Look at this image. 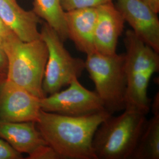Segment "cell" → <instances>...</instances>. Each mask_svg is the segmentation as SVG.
<instances>
[{"instance_id":"obj_14","label":"cell","mask_w":159,"mask_h":159,"mask_svg":"<svg viewBox=\"0 0 159 159\" xmlns=\"http://www.w3.org/2000/svg\"><path fill=\"white\" fill-rule=\"evenodd\" d=\"M146 121L130 159H159V111Z\"/></svg>"},{"instance_id":"obj_2","label":"cell","mask_w":159,"mask_h":159,"mask_svg":"<svg viewBox=\"0 0 159 159\" xmlns=\"http://www.w3.org/2000/svg\"><path fill=\"white\" fill-rule=\"evenodd\" d=\"M146 114L125 107L118 116L111 114L99 125L92 147L96 159H127L136 148L146 123Z\"/></svg>"},{"instance_id":"obj_9","label":"cell","mask_w":159,"mask_h":159,"mask_svg":"<svg viewBox=\"0 0 159 159\" xmlns=\"http://www.w3.org/2000/svg\"><path fill=\"white\" fill-rule=\"evenodd\" d=\"M116 7L134 34L159 53L157 14L142 0H117Z\"/></svg>"},{"instance_id":"obj_5","label":"cell","mask_w":159,"mask_h":159,"mask_svg":"<svg viewBox=\"0 0 159 159\" xmlns=\"http://www.w3.org/2000/svg\"><path fill=\"white\" fill-rule=\"evenodd\" d=\"M85 69L105 109L112 114L124 110L127 85L125 54L107 55L93 51L87 54Z\"/></svg>"},{"instance_id":"obj_7","label":"cell","mask_w":159,"mask_h":159,"mask_svg":"<svg viewBox=\"0 0 159 159\" xmlns=\"http://www.w3.org/2000/svg\"><path fill=\"white\" fill-rule=\"evenodd\" d=\"M63 91L40 99L42 110L70 116H81L106 110L96 91L88 90L79 79L73 80Z\"/></svg>"},{"instance_id":"obj_8","label":"cell","mask_w":159,"mask_h":159,"mask_svg":"<svg viewBox=\"0 0 159 159\" xmlns=\"http://www.w3.org/2000/svg\"><path fill=\"white\" fill-rule=\"evenodd\" d=\"M40 99L6 79L0 86V120L36 123L41 110Z\"/></svg>"},{"instance_id":"obj_17","label":"cell","mask_w":159,"mask_h":159,"mask_svg":"<svg viewBox=\"0 0 159 159\" xmlns=\"http://www.w3.org/2000/svg\"><path fill=\"white\" fill-rule=\"evenodd\" d=\"M29 159H61L60 155L48 144L42 145L29 154Z\"/></svg>"},{"instance_id":"obj_19","label":"cell","mask_w":159,"mask_h":159,"mask_svg":"<svg viewBox=\"0 0 159 159\" xmlns=\"http://www.w3.org/2000/svg\"><path fill=\"white\" fill-rule=\"evenodd\" d=\"M14 35L0 18V46L2 47Z\"/></svg>"},{"instance_id":"obj_4","label":"cell","mask_w":159,"mask_h":159,"mask_svg":"<svg viewBox=\"0 0 159 159\" xmlns=\"http://www.w3.org/2000/svg\"><path fill=\"white\" fill-rule=\"evenodd\" d=\"M2 48L8 63L6 79L40 98L46 96L43 82L48 53L45 43L23 41L14 35Z\"/></svg>"},{"instance_id":"obj_3","label":"cell","mask_w":159,"mask_h":159,"mask_svg":"<svg viewBox=\"0 0 159 159\" xmlns=\"http://www.w3.org/2000/svg\"><path fill=\"white\" fill-rule=\"evenodd\" d=\"M124 43L126 50L125 107L135 108L148 114L151 107L148 87L152 75L159 71V53L131 30L126 31Z\"/></svg>"},{"instance_id":"obj_20","label":"cell","mask_w":159,"mask_h":159,"mask_svg":"<svg viewBox=\"0 0 159 159\" xmlns=\"http://www.w3.org/2000/svg\"><path fill=\"white\" fill-rule=\"evenodd\" d=\"M7 66L8 63L6 53L2 48L0 46V74L7 75Z\"/></svg>"},{"instance_id":"obj_12","label":"cell","mask_w":159,"mask_h":159,"mask_svg":"<svg viewBox=\"0 0 159 159\" xmlns=\"http://www.w3.org/2000/svg\"><path fill=\"white\" fill-rule=\"evenodd\" d=\"M97 8H87L65 11V20L71 39L76 48L86 55L95 51L94 31Z\"/></svg>"},{"instance_id":"obj_1","label":"cell","mask_w":159,"mask_h":159,"mask_svg":"<svg viewBox=\"0 0 159 159\" xmlns=\"http://www.w3.org/2000/svg\"><path fill=\"white\" fill-rule=\"evenodd\" d=\"M112 114L107 110L70 116L41 110L35 123L46 142L61 159H96L92 142L97 129Z\"/></svg>"},{"instance_id":"obj_16","label":"cell","mask_w":159,"mask_h":159,"mask_svg":"<svg viewBox=\"0 0 159 159\" xmlns=\"http://www.w3.org/2000/svg\"><path fill=\"white\" fill-rule=\"evenodd\" d=\"M113 0H60L64 11L73 10L97 8L99 6L112 2Z\"/></svg>"},{"instance_id":"obj_11","label":"cell","mask_w":159,"mask_h":159,"mask_svg":"<svg viewBox=\"0 0 159 159\" xmlns=\"http://www.w3.org/2000/svg\"><path fill=\"white\" fill-rule=\"evenodd\" d=\"M0 18L23 41L41 39L38 30L40 18L33 10H24L17 0H0Z\"/></svg>"},{"instance_id":"obj_13","label":"cell","mask_w":159,"mask_h":159,"mask_svg":"<svg viewBox=\"0 0 159 159\" xmlns=\"http://www.w3.org/2000/svg\"><path fill=\"white\" fill-rule=\"evenodd\" d=\"M0 137L20 153L30 154L42 145L48 144L32 121L10 122L0 120Z\"/></svg>"},{"instance_id":"obj_10","label":"cell","mask_w":159,"mask_h":159,"mask_svg":"<svg viewBox=\"0 0 159 159\" xmlns=\"http://www.w3.org/2000/svg\"><path fill=\"white\" fill-rule=\"evenodd\" d=\"M97 16L94 31L95 51L103 54H113L125 21L112 2L97 8Z\"/></svg>"},{"instance_id":"obj_21","label":"cell","mask_w":159,"mask_h":159,"mask_svg":"<svg viewBox=\"0 0 159 159\" xmlns=\"http://www.w3.org/2000/svg\"><path fill=\"white\" fill-rule=\"evenodd\" d=\"M148 4L154 11L158 14L159 12V0H142Z\"/></svg>"},{"instance_id":"obj_15","label":"cell","mask_w":159,"mask_h":159,"mask_svg":"<svg viewBox=\"0 0 159 159\" xmlns=\"http://www.w3.org/2000/svg\"><path fill=\"white\" fill-rule=\"evenodd\" d=\"M33 11L54 29L64 42L68 39L65 11L60 0H34Z\"/></svg>"},{"instance_id":"obj_18","label":"cell","mask_w":159,"mask_h":159,"mask_svg":"<svg viewBox=\"0 0 159 159\" xmlns=\"http://www.w3.org/2000/svg\"><path fill=\"white\" fill-rule=\"evenodd\" d=\"M23 156L0 137V159H21Z\"/></svg>"},{"instance_id":"obj_22","label":"cell","mask_w":159,"mask_h":159,"mask_svg":"<svg viewBox=\"0 0 159 159\" xmlns=\"http://www.w3.org/2000/svg\"><path fill=\"white\" fill-rule=\"evenodd\" d=\"M6 79V75L4 74H0V86Z\"/></svg>"},{"instance_id":"obj_6","label":"cell","mask_w":159,"mask_h":159,"mask_svg":"<svg viewBox=\"0 0 159 159\" xmlns=\"http://www.w3.org/2000/svg\"><path fill=\"white\" fill-rule=\"evenodd\" d=\"M40 35L48 53L43 82V90L46 96L79 79L85 70V61L73 57L57 32L47 23L43 25Z\"/></svg>"}]
</instances>
